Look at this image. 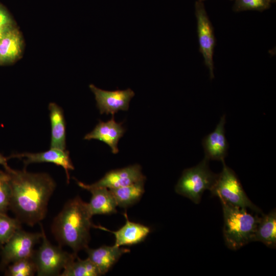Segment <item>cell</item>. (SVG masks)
I'll use <instances>...</instances> for the list:
<instances>
[{"instance_id":"29","label":"cell","mask_w":276,"mask_h":276,"mask_svg":"<svg viewBox=\"0 0 276 276\" xmlns=\"http://www.w3.org/2000/svg\"><path fill=\"white\" fill-rule=\"evenodd\" d=\"M199 1L201 2L202 1H204V0H199Z\"/></svg>"},{"instance_id":"5","label":"cell","mask_w":276,"mask_h":276,"mask_svg":"<svg viewBox=\"0 0 276 276\" xmlns=\"http://www.w3.org/2000/svg\"><path fill=\"white\" fill-rule=\"evenodd\" d=\"M222 171L218 174L215 185L211 191L212 195L232 205L249 208L257 213L262 211L249 199L235 172L224 162Z\"/></svg>"},{"instance_id":"19","label":"cell","mask_w":276,"mask_h":276,"mask_svg":"<svg viewBox=\"0 0 276 276\" xmlns=\"http://www.w3.org/2000/svg\"><path fill=\"white\" fill-rule=\"evenodd\" d=\"M254 241H259L267 247L276 246V212L273 209L267 214H262L258 224Z\"/></svg>"},{"instance_id":"8","label":"cell","mask_w":276,"mask_h":276,"mask_svg":"<svg viewBox=\"0 0 276 276\" xmlns=\"http://www.w3.org/2000/svg\"><path fill=\"white\" fill-rule=\"evenodd\" d=\"M146 178L142 173L141 167L135 164L109 171L99 180L91 185L78 180L77 183L80 187L85 190L94 188L112 189L125 187L140 180H145Z\"/></svg>"},{"instance_id":"30","label":"cell","mask_w":276,"mask_h":276,"mask_svg":"<svg viewBox=\"0 0 276 276\" xmlns=\"http://www.w3.org/2000/svg\"><path fill=\"white\" fill-rule=\"evenodd\" d=\"M272 1H275V0H272Z\"/></svg>"},{"instance_id":"17","label":"cell","mask_w":276,"mask_h":276,"mask_svg":"<svg viewBox=\"0 0 276 276\" xmlns=\"http://www.w3.org/2000/svg\"><path fill=\"white\" fill-rule=\"evenodd\" d=\"M87 190L91 194L87 206L92 216L94 215H109L117 212L116 201L108 189L94 188Z\"/></svg>"},{"instance_id":"10","label":"cell","mask_w":276,"mask_h":276,"mask_svg":"<svg viewBox=\"0 0 276 276\" xmlns=\"http://www.w3.org/2000/svg\"><path fill=\"white\" fill-rule=\"evenodd\" d=\"M89 87L95 95L97 106L101 114L110 113L114 116L119 110H127L130 101L135 95L130 88L107 91L99 88L94 84H90Z\"/></svg>"},{"instance_id":"12","label":"cell","mask_w":276,"mask_h":276,"mask_svg":"<svg viewBox=\"0 0 276 276\" xmlns=\"http://www.w3.org/2000/svg\"><path fill=\"white\" fill-rule=\"evenodd\" d=\"M225 115L221 117L214 130L202 141L205 157L209 160L224 162L227 155L228 144L225 135Z\"/></svg>"},{"instance_id":"18","label":"cell","mask_w":276,"mask_h":276,"mask_svg":"<svg viewBox=\"0 0 276 276\" xmlns=\"http://www.w3.org/2000/svg\"><path fill=\"white\" fill-rule=\"evenodd\" d=\"M51 126L50 148L66 150L65 122L62 109L56 103L49 104Z\"/></svg>"},{"instance_id":"13","label":"cell","mask_w":276,"mask_h":276,"mask_svg":"<svg viewBox=\"0 0 276 276\" xmlns=\"http://www.w3.org/2000/svg\"><path fill=\"white\" fill-rule=\"evenodd\" d=\"M125 224L117 231H111L101 225L94 227L111 233L114 235V245L118 247L131 246L143 241L150 233V228L142 224L129 221L127 213H124Z\"/></svg>"},{"instance_id":"1","label":"cell","mask_w":276,"mask_h":276,"mask_svg":"<svg viewBox=\"0 0 276 276\" xmlns=\"http://www.w3.org/2000/svg\"><path fill=\"white\" fill-rule=\"evenodd\" d=\"M7 171L10 178L11 209L21 223L33 226L45 217L56 183L45 173H31L25 169Z\"/></svg>"},{"instance_id":"4","label":"cell","mask_w":276,"mask_h":276,"mask_svg":"<svg viewBox=\"0 0 276 276\" xmlns=\"http://www.w3.org/2000/svg\"><path fill=\"white\" fill-rule=\"evenodd\" d=\"M209 160L204 157L197 166L184 170L175 186V192L198 204L204 191L212 190L218 175L210 170Z\"/></svg>"},{"instance_id":"20","label":"cell","mask_w":276,"mask_h":276,"mask_svg":"<svg viewBox=\"0 0 276 276\" xmlns=\"http://www.w3.org/2000/svg\"><path fill=\"white\" fill-rule=\"evenodd\" d=\"M145 181L140 180L125 187L109 189L117 205L125 208L137 202L145 192Z\"/></svg>"},{"instance_id":"28","label":"cell","mask_w":276,"mask_h":276,"mask_svg":"<svg viewBox=\"0 0 276 276\" xmlns=\"http://www.w3.org/2000/svg\"><path fill=\"white\" fill-rule=\"evenodd\" d=\"M14 27V26H13ZM11 28H5L0 27V40L4 36L5 33L8 31Z\"/></svg>"},{"instance_id":"23","label":"cell","mask_w":276,"mask_h":276,"mask_svg":"<svg viewBox=\"0 0 276 276\" xmlns=\"http://www.w3.org/2000/svg\"><path fill=\"white\" fill-rule=\"evenodd\" d=\"M21 222L17 218H12L6 213H0V246H3L19 229Z\"/></svg>"},{"instance_id":"11","label":"cell","mask_w":276,"mask_h":276,"mask_svg":"<svg viewBox=\"0 0 276 276\" xmlns=\"http://www.w3.org/2000/svg\"><path fill=\"white\" fill-rule=\"evenodd\" d=\"M9 158H23L25 166L33 163H51L61 166L66 173L67 182H69V171L74 169L70 153L66 150H63L56 148H51L44 152L39 153L25 152L13 154Z\"/></svg>"},{"instance_id":"16","label":"cell","mask_w":276,"mask_h":276,"mask_svg":"<svg viewBox=\"0 0 276 276\" xmlns=\"http://www.w3.org/2000/svg\"><path fill=\"white\" fill-rule=\"evenodd\" d=\"M23 38L19 30L14 26L5 33L0 40V64L9 63L21 56Z\"/></svg>"},{"instance_id":"6","label":"cell","mask_w":276,"mask_h":276,"mask_svg":"<svg viewBox=\"0 0 276 276\" xmlns=\"http://www.w3.org/2000/svg\"><path fill=\"white\" fill-rule=\"evenodd\" d=\"M42 233V244L33 256L38 276L60 275L61 271L74 259L77 254H70L62 246L52 244L45 234L43 226L39 222Z\"/></svg>"},{"instance_id":"9","label":"cell","mask_w":276,"mask_h":276,"mask_svg":"<svg viewBox=\"0 0 276 276\" xmlns=\"http://www.w3.org/2000/svg\"><path fill=\"white\" fill-rule=\"evenodd\" d=\"M195 10L200 52L209 70L210 77L213 79L214 77L213 52L215 44L213 29L201 1L196 2Z\"/></svg>"},{"instance_id":"27","label":"cell","mask_w":276,"mask_h":276,"mask_svg":"<svg viewBox=\"0 0 276 276\" xmlns=\"http://www.w3.org/2000/svg\"><path fill=\"white\" fill-rule=\"evenodd\" d=\"M9 157L4 156L3 154L0 153V165H3L4 167L5 171L9 170L11 168L8 165L7 161L9 159Z\"/></svg>"},{"instance_id":"25","label":"cell","mask_w":276,"mask_h":276,"mask_svg":"<svg viewBox=\"0 0 276 276\" xmlns=\"http://www.w3.org/2000/svg\"><path fill=\"white\" fill-rule=\"evenodd\" d=\"M271 0H237L236 9L245 10H263L266 9Z\"/></svg>"},{"instance_id":"14","label":"cell","mask_w":276,"mask_h":276,"mask_svg":"<svg viewBox=\"0 0 276 276\" xmlns=\"http://www.w3.org/2000/svg\"><path fill=\"white\" fill-rule=\"evenodd\" d=\"M125 129L122 123H117L113 116L107 122L100 121L95 128L86 134L84 140H98L108 145L112 153L119 152L118 144L119 140L123 136Z\"/></svg>"},{"instance_id":"21","label":"cell","mask_w":276,"mask_h":276,"mask_svg":"<svg viewBox=\"0 0 276 276\" xmlns=\"http://www.w3.org/2000/svg\"><path fill=\"white\" fill-rule=\"evenodd\" d=\"M101 275L96 266L87 258L81 260L77 256L63 270L60 276Z\"/></svg>"},{"instance_id":"7","label":"cell","mask_w":276,"mask_h":276,"mask_svg":"<svg viewBox=\"0 0 276 276\" xmlns=\"http://www.w3.org/2000/svg\"><path fill=\"white\" fill-rule=\"evenodd\" d=\"M42 237L41 233H29L20 228L2 246L0 269L21 259L32 257L34 247Z\"/></svg>"},{"instance_id":"3","label":"cell","mask_w":276,"mask_h":276,"mask_svg":"<svg viewBox=\"0 0 276 276\" xmlns=\"http://www.w3.org/2000/svg\"><path fill=\"white\" fill-rule=\"evenodd\" d=\"M224 225L223 235L225 244L236 250L254 241L260 217L249 213L247 209L232 205L220 200Z\"/></svg>"},{"instance_id":"22","label":"cell","mask_w":276,"mask_h":276,"mask_svg":"<svg viewBox=\"0 0 276 276\" xmlns=\"http://www.w3.org/2000/svg\"><path fill=\"white\" fill-rule=\"evenodd\" d=\"M37 272V267L33 257L17 261L5 268L8 276H32Z\"/></svg>"},{"instance_id":"15","label":"cell","mask_w":276,"mask_h":276,"mask_svg":"<svg viewBox=\"0 0 276 276\" xmlns=\"http://www.w3.org/2000/svg\"><path fill=\"white\" fill-rule=\"evenodd\" d=\"M85 250L88 258L96 266L100 275L107 273L124 254L130 252L128 248L114 245H102L96 249L87 247Z\"/></svg>"},{"instance_id":"24","label":"cell","mask_w":276,"mask_h":276,"mask_svg":"<svg viewBox=\"0 0 276 276\" xmlns=\"http://www.w3.org/2000/svg\"><path fill=\"white\" fill-rule=\"evenodd\" d=\"M11 198L10 178L7 171L0 170V213H6Z\"/></svg>"},{"instance_id":"2","label":"cell","mask_w":276,"mask_h":276,"mask_svg":"<svg viewBox=\"0 0 276 276\" xmlns=\"http://www.w3.org/2000/svg\"><path fill=\"white\" fill-rule=\"evenodd\" d=\"M87 206L80 197L68 200L55 217L52 233L59 245L67 246L77 254L85 249L90 240V229L94 227Z\"/></svg>"},{"instance_id":"26","label":"cell","mask_w":276,"mask_h":276,"mask_svg":"<svg viewBox=\"0 0 276 276\" xmlns=\"http://www.w3.org/2000/svg\"><path fill=\"white\" fill-rule=\"evenodd\" d=\"M14 26L12 19L7 11L0 6V27L11 28Z\"/></svg>"}]
</instances>
